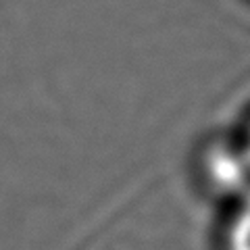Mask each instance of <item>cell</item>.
Wrapping results in <instances>:
<instances>
[{
  "mask_svg": "<svg viewBox=\"0 0 250 250\" xmlns=\"http://www.w3.org/2000/svg\"><path fill=\"white\" fill-rule=\"evenodd\" d=\"M242 146H244L246 154L250 156V125H248V129H246V136H244V142H242Z\"/></svg>",
  "mask_w": 250,
  "mask_h": 250,
  "instance_id": "3",
  "label": "cell"
},
{
  "mask_svg": "<svg viewBox=\"0 0 250 250\" xmlns=\"http://www.w3.org/2000/svg\"><path fill=\"white\" fill-rule=\"evenodd\" d=\"M207 173L217 190L242 196L250 188V156L244 146H217L208 152Z\"/></svg>",
  "mask_w": 250,
  "mask_h": 250,
  "instance_id": "1",
  "label": "cell"
},
{
  "mask_svg": "<svg viewBox=\"0 0 250 250\" xmlns=\"http://www.w3.org/2000/svg\"><path fill=\"white\" fill-rule=\"evenodd\" d=\"M228 250H250V188L240 196V202L229 219L225 233Z\"/></svg>",
  "mask_w": 250,
  "mask_h": 250,
  "instance_id": "2",
  "label": "cell"
}]
</instances>
